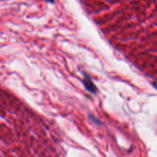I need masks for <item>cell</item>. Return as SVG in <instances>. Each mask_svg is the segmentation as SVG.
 I'll list each match as a JSON object with an SVG mask.
<instances>
[{
    "label": "cell",
    "mask_w": 157,
    "mask_h": 157,
    "mask_svg": "<svg viewBox=\"0 0 157 157\" xmlns=\"http://www.w3.org/2000/svg\"><path fill=\"white\" fill-rule=\"evenodd\" d=\"M84 85L85 87L86 90L87 91L90 92L92 94H96L98 91V87L94 84V83L92 81L90 75L87 73H84Z\"/></svg>",
    "instance_id": "cell-1"
},
{
    "label": "cell",
    "mask_w": 157,
    "mask_h": 157,
    "mask_svg": "<svg viewBox=\"0 0 157 157\" xmlns=\"http://www.w3.org/2000/svg\"><path fill=\"white\" fill-rule=\"evenodd\" d=\"M90 119L92 120V121H94V122L95 124H98V125H101V123L100 122L99 120L96 119V118H95L94 117V116H92V115H90Z\"/></svg>",
    "instance_id": "cell-2"
},
{
    "label": "cell",
    "mask_w": 157,
    "mask_h": 157,
    "mask_svg": "<svg viewBox=\"0 0 157 157\" xmlns=\"http://www.w3.org/2000/svg\"><path fill=\"white\" fill-rule=\"evenodd\" d=\"M46 2H50V3H54L55 2V0H45Z\"/></svg>",
    "instance_id": "cell-3"
}]
</instances>
